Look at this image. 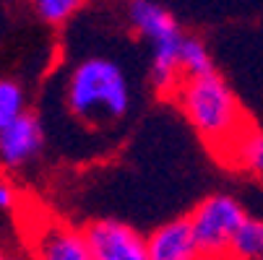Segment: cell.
Returning a JSON list of instances; mask_svg holds the SVG:
<instances>
[{"label": "cell", "instance_id": "obj_1", "mask_svg": "<svg viewBox=\"0 0 263 260\" xmlns=\"http://www.w3.org/2000/svg\"><path fill=\"white\" fill-rule=\"evenodd\" d=\"M65 104L68 112L89 128L115 125L130 109V84L125 70L112 57H84L68 76Z\"/></svg>", "mask_w": 263, "mask_h": 260}, {"label": "cell", "instance_id": "obj_2", "mask_svg": "<svg viewBox=\"0 0 263 260\" xmlns=\"http://www.w3.org/2000/svg\"><path fill=\"white\" fill-rule=\"evenodd\" d=\"M175 99L185 120L216 151H230L248 128L235 91L216 70L182 78L175 89Z\"/></svg>", "mask_w": 263, "mask_h": 260}, {"label": "cell", "instance_id": "obj_3", "mask_svg": "<svg viewBox=\"0 0 263 260\" xmlns=\"http://www.w3.org/2000/svg\"><path fill=\"white\" fill-rule=\"evenodd\" d=\"M128 24L152 47V81L157 91H172L182 81L180 47L185 34L175 16L154 0H125Z\"/></svg>", "mask_w": 263, "mask_h": 260}, {"label": "cell", "instance_id": "obj_4", "mask_svg": "<svg viewBox=\"0 0 263 260\" xmlns=\"http://www.w3.org/2000/svg\"><path fill=\"white\" fill-rule=\"evenodd\" d=\"M187 218L193 224L196 239H198L206 260H221L230 255V247H232L240 227L245 224L248 213L237 198L214 193V195L203 198Z\"/></svg>", "mask_w": 263, "mask_h": 260}, {"label": "cell", "instance_id": "obj_5", "mask_svg": "<svg viewBox=\"0 0 263 260\" xmlns=\"http://www.w3.org/2000/svg\"><path fill=\"white\" fill-rule=\"evenodd\" d=\"M97 260H152L148 237L118 218H97L84 229Z\"/></svg>", "mask_w": 263, "mask_h": 260}, {"label": "cell", "instance_id": "obj_6", "mask_svg": "<svg viewBox=\"0 0 263 260\" xmlns=\"http://www.w3.org/2000/svg\"><path fill=\"white\" fill-rule=\"evenodd\" d=\"M31 260H97L84 229L63 221H42L29 239Z\"/></svg>", "mask_w": 263, "mask_h": 260}, {"label": "cell", "instance_id": "obj_7", "mask_svg": "<svg viewBox=\"0 0 263 260\" xmlns=\"http://www.w3.org/2000/svg\"><path fill=\"white\" fill-rule=\"evenodd\" d=\"M45 148V130L36 115L26 112L0 130V164L8 169H18L34 162Z\"/></svg>", "mask_w": 263, "mask_h": 260}, {"label": "cell", "instance_id": "obj_8", "mask_svg": "<svg viewBox=\"0 0 263 260\" xmlns=\"http://www.w3.org/2000/svg\"><path fill=\"white\" fill-rule=\"evenodd\" d=\"M148 255L152 260H206L187 216L157 227L148 237Z\"/></svg>", "mask_w": 263, "mask_h": 260}, {"label": "cell", "instance_id": "obj_9", "mask_svg": "<svg viewBox=\"0 0 263 260\" xmlns=\"http://www.w3.org/2000/svg\"><path fill=\"white\" fill-rule=\"evenodd\" d=\"M230 154H232V162H237L242 169L263 179V133L260 130L248 125L235 141V146L230 148Z\"/></svg>", "mask_w": 263, "mask_h": 260}, {"label": "cell", "instance_id": "obj_10", "mask_svg": "<svg viewBox=\"0 0 263 260\" xmlns=\"http://www.w3.org/2000/svg\"><path fill=\"white\" fill-rule=\"evenodd\" d=\"M227 257L230 260H263V218L258 216L245 218Z\"/></svg>", "mask_w": 263, "mask_h": 260}, {"label": "cell", "instance_id": "obj_11", "mask_svg": "<svg viewBox=\"0 0 263 260\" xmlns=\"http://www.w3.org/2000/svg\"><path fill=\"white\" fill-rule=\"evenodd\" d=\"M180 70H182V78L201 76V73H211L214 70L211 55H209L206 45L198 39V36H187L185 34L182 47H180Z\"/></svg>", "mask_w": 263, "mask_h": 260}, {"label": "cell", "instance_id": "obj_12", "mask_svg": "<svg viewBox=\"0 0 263 260\" xmlns=\"http://www.w3.org/2000/svg\"><path fill=\"white\" fill-rule=\"evenodd\" d=\"M21 115H26V94H24V89L11 78H0V130L8 128Z\"/></svg>", "mask_w": 263, "mask_h": 260}, {"label": "cell", "instance_id": "obj_13", "mask_svg": "<svg viewBox=\"0 0 263 260\" xmlns=\"http://www.w3.org/2000/svg\"><path fill=\"white\" fill-rule=\"evenodd\" d=\"M86 0H31V8L36 11L45 24H65L68 18H73L81 8H84Z\"/></svg>", "mask_w": 263, "mask_h": 260}, {"label": "cell", "instance_id": "obj_14", "mask_svg": "<svg viewBox=\"0 0 263 260\" xmlns=\"http://www.w3.org/2000/svg\"><path fill=\"white\" fill-rule=\"evenodd\" d=\"M13 206H16V190L0 179V211H11Z\"/></svg>", "mask_w": 263, "mask_h": 260}, {"label": "cell", "instance_id": "obj_15", "mask_svg": "<svg viewBox=\"0 0 263 260\" xmlns=\"http://www.w3.org/2000/svg\"><path fill=\"white\" fill-rule=\"evenodd\" d=\"M0 260H18L16 255H0Z\"/></svg>", "mask_w": 263, "mask_h": 260}]
</instances>
